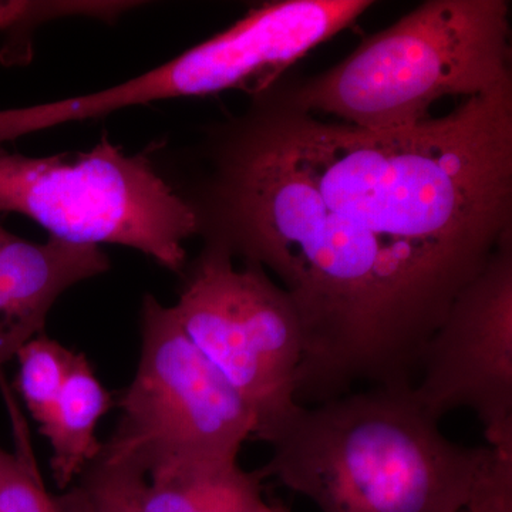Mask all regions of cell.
<instances>
[{
  "instance_id": "1",
  "label": "cell",
  "mask_w": 512,
  "mask_h": 512,
  "mask_svg": "<svg viewBox=\"0 0 512 512\" xmlns=\"http://www.w3.org/2000/svg\"><path fill=\"white\" fill-rule=\"evenodd\" d=\"M167 178L204 244L281 282L301 322V406L414 387L457 296L512 235V83L372 131L275 86L212 124Z\"/></svg>"
},
{
  "instance_id": "2",
  "label": "cell",
  "mask_w": 512,
  "mask_h": 512,
  "mask_svg": "<svg viewBox=\"0 0 512 512\" xmlns=\"http://www.w3.org/2000/svg\"><path fill=\"white\" fill-rule=\"evenodd\" d=\"M414 387L372 386L299 404L266 443L274 478L322 512H456L491 447L454 443Z\"/></svg>"
},
{
  "instance_id": "3",
  "label": "cell",
  "mask_w": 512,
  "mask_h": 512,
  "mask_svg": "<svg viewBox=\"0 0 512 512\" xmlns=\"http://www.w3.org/2000/svg\"><path fill=\"white\" fill-rule=\"evenodd\" d=\"M510 3L429 0L352 55L298 86L275 87L303 113L329 114L372 131L430 119L436 101L512 83Z\"/></svg>"
},
{
  "instance_id": "4",
  "label": "cell",
  "mask_w": 512,
  "mask_h": 512,
  "mask_svg": "<svg viewBox=\"0 0 512 512\" xmlns=\"http://www.w3.org/2000/svg\"><path fill=\"white\" fill-rule=\"evenodd\" d=\"M0 214L25 215L64 241L136 249L178 275L185 241L198 235L191 208L148 154H127L107 134L72 156L0 153Z\"/></svg>"
},
{
  "instance_id": "5",
  "label": "cell",
  "mask_w": 512,
  "mask_h": 512,
  "mask_svg": "<svg viewBox=\"0 0 512 512\" xmlns=\"http://www.w3.org/2000/svg\"><path fill=\"white\" fill-rule=\"evenodd\" d=\"M136 375L121 393L109 453L143 468L238 460L255 419L220 370L188 338L171 306L144 296Z\"/></svg>"
},
{
  "instance_id": "6",
  "label": "cell",
  "mask_w": 512,
  "mask_h": 512,
  "mask_svg": "<svg viewBox=\"0 0 512 512\" xmlns=\"http://www.w3.org/2000/svg\"><path fill=\"white\" fill-rule=\"evenodd\" d=\"M181 276L175 318L251 410L252 437L268 440L299 406L303 336L292 302L264 268H238L218 245L204 244Z\"/></svg>"
},
{
  "instance_id": "7",
  "label": "cell",
  "mask_w": 512,
  "mask_h": 512,
  "mask_svg": "<svg viewBox=\"0 0 512 512\" xmlns=\"http://www.w3.org/2000/svg\"><path fill=\"white\" fill-rule=\"evenodd\" d=\"M414 396L439 421L473 410L488 446L512 453V235L427 342Z\"/></svg>"
},
{
  "instance_id": "8",
  "label": "cell",
  "mask_w": 512,
  "mask_h": 512,
  "mask_svg": "<svg viewBox=\"0 0 512 512\" xmlns=\"http://www.w3.org/2000/svg\"><path fill=\"white\" fill-rule=\"evenodd\" d=\"M109 269L97 245L55 237L32 242L10 232L0 248V367L45 335L47 316L67 289Z\"/></svg>"
},
{
  "instance_id": "9",
  "label": "cell",
  "mask_w": 512,
  "mask_h": 512,
  "mask_svg": "<svg viewBox=\"0 0 512 512\" xmlns=\"http://www.w3.org/2000/svg\"><path fill=\"white\" fill-rule=\"evenodd\" d=\"M258 471L235 461L181 464L147 476L141 512H265Z\"/></svg>"
},
{
  "instance_id": "10",
  "label": "cell",
  "mask_w": 512,
  "mask_h": 512,
  "mask_svg": "<svg viewBox=\"0 0 512 512\" xmlns=\"http://www.w3.org/2000/svg\"><path fill=\"white\" fill-rule=\"evenodd\" d=\"M113 400L101 384L84 353H74L62 393L52 417L40 434L52 447V476L60 490H67L100 453L97 424Z\"/></svg>"
},
{
  "instance_id": "11",
  "label": "cell",
  "mask_w": 512,
  "mask_h": 512,
  "mask_svg": "<svg viewBox=\"0 0 512 512\" xmlns=\"http://www.w3.org/2000/svg\"><path fill=\"white\" fill-rule=\"evenodd\" d=\"M140 8L127 0H5L0 2V32L9 42L0 52L3 64L28 63L32 55L33 32L50 20L86 16L113 23L124 13Z\"/></svg>"
},
{
  "instance_id": "12",
  "label": "cell",
  "mask_w": 512,
  "mask_h": 512,
  "mask_svg": "<svg viewBox=\"0 0 512 512\" xmlns=\"http://www.w3.org/2000/svg\"><path fill=\"white\" fill-rule=\"evenodd\" d=\"M146 481L143 468L101 444L97 457L59 498L67 512H141Z\"/></svg>"
},
{
  "instance_id": "13",
  "label": "cell",
  "mask_w": 512,
  "mask_h": 512,
  "mask_svg": "<svg viewBox=\"0 0 512 512\" xmlns=\"http://www.w3.org/2000/svg\"><path fill=\"white\" fill-rule=\"evenodd\" d=\"M74 353L62 343L43 335L30 340L16 355L19 360L16 386L33 420L39 424V430L52 417Z\"/></svg>"
},
{
  "instance_id": "14",
  "label": "cell",
  "mask_w": 512,
  "mask_h": 512,
  "mask_svg": "<svg viewBox=\"0 0 512 512\" xmlns=\"http://www.w3.org/2000/svg\"><path fill=\"white\" fill-rule=\"evenodd\" d=\"M0 512H67L46 490L30 448L0 447Z\"/></svg>"
},
{
  "instance_id": "15",
  "label": "cell",
  "mask_w": 512,
  "mask_h": 512,
  "mask_svg": "<svg viewBox=\"0 0 512 512\" xmlns=\"http://www.w3.org/2000/svg\"><path fill=\"white\" fill-rule=\"evenodd\" d=\"M463 512H512V453L491 447Z\"/></svg>"
},
{
  "instance_id": "16",
  "label": "cell",
  "mask_w": 512,
  "mask_h": 512,
  "mask_svg": "<svg viewBox=\"0 0 512 512\" xmlns=\"http://www.w3.org/2000/svg\"><path fill=\"white\" fill-rule=\"evenodd\" d=\"M265 512H291L288 507H285L282 503L269 504L268 510Z\"/></svg>"
},
{
  "instance_id": "17",
  "label": "cell",
  "mask_w": 512,
  "mask_h": 512,
  "mask_svg": "<svg viewBox=\"0 0 512 512\" xmlns=\"http://www.w3.org/2000/svg\"><path fill=\"white\" fill-rule=\"evenodd\" d=\"M9 235H10V232L6 231V229L3 228L2 225H0V248L3 247V244H5L6 239L9 238Z\"/></svg>"
},
{
  "instance_id": "18",
  "label": "cell",
  "mask_w": 512,
  "mask_h": 512,
  "mask_svg": "<svg viewBox=\"0 0 512 512\" xmlns=\"http://www.w3.org/2000/svg\"><path fill=\"white\" fill-rule=\"evenodd\" d=\"M456 512H463V510H458V511H456Z\"/></svg>"
}]
</instances>
